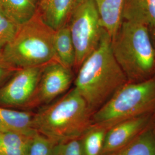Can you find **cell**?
<instances>
[{"instance_id":"6da1fadb","label":"cell","mask_w":155,"mask_h":155,"mask_svg":"<svg viewBox=\"0 0 155 155\" xmlns=\"http://www.w3.org/2000/svg\"><path fill=\"white\" fill-rule=\"evenodd\" d=\"M75 88L95 112L128 82L111 49V39L104 31L100 45L78 68Z\"/></svg>"},{"instance_id":"5b68a950","label":"cell","mask_w":155,"mask_h":155,"mask_svg":"<svg viewBox=\"0 0 155 155\" xmlns=\"http://www.w3.org/2000/svg\"><path fill=\"white\" fill-rule=\"evenodd\" d=\"M155 111V77L127 82L92 117L94 126L109 129L118 122L149 114Z\"/></svg>"},{"instance_id":"52a82bcc","label":"cell","mask_w":155,"mask_h":155,"mask_svg":"<svg viewBox=\"0 0 155 155\" xmlns=\"http://www.w3.org/2000/svg\"><path fill=\"white\" fill-rule=\"evenodd\" d=\"M43 66L18 69L0 87V106L17 107L32 103L36 93Z\"/></svg>"},{"instance_id":"44dd1931","label":"cell","mask_w":155,"mask_h":155,"mask_svg":"<svg viewBox=\"0 0 155 155\" xmlns=\"http://www.w3.org/2000/svg\"><path fill=\"white\" fill-rule=\"evenodd\" d=\"M53 155H84L82 141L72 139L55 144Z\"/></svg>"},{"instance_id":"603a6c76","label":"cell","mask_w":155,"mask_h":155,"mask_svg":"<svg viewBox=\"0 0 155 155\" xmlns=\"http://www.w3.org/2000/svg\"><path fill=\"white\" fill-rule=\"evenodd\" d=\"M152 31H151V33H150V37H151V39L152 40V42H153V44L154 45L155 47V28H152L151 29Z\"/></svg>"},{"instance_id":"277c9868","label":"cell","mask_w":155,"mask_h":155,"mask_svg":"<svg viewBox=\"0 0 155 155\" xmlns=\"http://www.w3.org/2000/svg\"><path fill=\"white\" fill-rule=\"evenodd\" d=\"M55 32L37 12L32 18L19 26L13 39L2 50L5 59L17 69L43 66L57 61Z\"/></svg>"},{"instance_id":"7402d4cb","label":"cell","mask_w":155,"mask_h":155,"mask_svg":"<svg viewBox=\"0 0 155 155\" xmlns=\"http://www.w3.org/2000/svg\"><path fill=\"white\" fill-rule=\"evenodd\" d=\"M17 70L6 61L2 50H0V87L5 83Z\"/></svg>"},{"instance_id":"ba28073f","label":"cell","mask_w":155,"mask_h":155,"mask_svg":"<svg viewBox=\"0 0 155 155\" xmlns=\"http://www.w3.org/2000/svg\"><path fill=\"white\" fill-rule=\"evenodd\" d=\"M73 80L71 69L57 61L42 67L39 84L33 100L37 103L47 104L66 92Z\"/></svg>"},{"instance_id":"7a4b0ae2","label":"cell","mask_w":155,"mask_h":155,"mask_svg":"<svg viewBox=\"0 0 155 155\" xmlns=\"http://www.w3.org/2000/svg\"><path fill=\"white\" fill-rule=\"evenodd\" d=\"M91 113L85 100L74 87L33 115V127L57 144L84 134L91 124Z\"/></svg>"},{"instance_id":"4fadbf2b","label":"cell","mask_w":155,"mask_h":155,"mask_svg":"<svg viewBox=\"0 0 155 155\" xmlns=\"http://www.w3.org/2000/svg\"><path fill=\"white\" fill-rule=\"evenodd\" d=\"M124 0H94L104 29L113 39L122 22Z\"/></svg>"},{"instance_id":"3957f363","label":"cell","mask_w":155,"mask_h":155,"mask_svg":"<svg viewBox=\"0 0 155 155\" xmlns=\"http://www.w3.org/2000/svg\"><path fill=\"white\" fill-rule=\"evenodd\" d=\"M111 49L128 82L147 80L155 72V47L149 28L122 21L111 40Z\"/></svg>"},{"instance_id":"5bb4252c","label":"cell","mask_w":155,"mask_h":155,"mask_svg":"<svg viewBox=\"0 0 155 155\" xmlns=\"http://www.w3.org/2000/svg\"><path fill=\"white\" fill-rule=\"evenodd\" d=\"M37 12L35 0H0V12L19 26L32 18Z\"/></svg>"},{"instance_id":"d6986e66","label":"cell","mask_w":155,"mask_h":155,"mask_svg":"<svg viewBox=\"0 0 155 155\" xmlns=\"http://www.w3.org/2000/svg\"><path fill=\"white\" fill-rule=\"evenodd\" d=\"M55 145L50 139L37 132L29 139L26 155H53Z\"/></svg>"},{"instance_id":"2e32d148","label":"cell","mask_w":155,"mask_h":155,"mask_svg":"<svg viewBox=\"0 0 155 155\" xmlns=\"http://www.w3.org/2000/svg\"><path fill=\"white\" fill-rule=\"evenodd\" d=\"M110 155H155V129L147 127L122 148Z\"/></svg>"},{"instance_id":"cb8c5ba5","label":"cell","mask_w":155,"mask_h":155,"mask_svg":"<svg viewBox=\"0 0 155 155\" xmlns=\"http://www.w3.org/2000/svg\"><path fill=\"white\" fill-rule=\"evenodd\" d=\"M39 1L40 0H35V1L36 2V4H37V5L38 4V3H39Z\"/></svg>"},{"instance_id":"e0dca14e","label":"cell","mask_w":155,"mask_h":155,"mask_svg":"<svg viewBox=\"0 0 155 155\" xmlns=\"http://www.w3.org/2000/svg\"><path fill=\"white\" fill-rule=\"evenodd\" d=\"M31 137L0 130V153L2 155H26Z\"/></svg>"},{"instance_id":"8fae6325","label":"cell","mask_w":155,"mask_h":155,"mask_svg":"<svg viewBox=\"0 0 155 155\" xmlns=\"http://www.w3.org/2000/svg\"><path fill=\"white\" fill-rule=\"evenodd\" d=\"M30 113L15 110L0 106V130L21 134L31 137L37 131Z\"/></svg>"},{"instance_id":"9a60e30c","label":"cell","mask_w":155,"mask_h":155,"mask_svg":"<svg viewBox=\"0 0 155 155\" xmlns=\"http://www.w3.org/2000/svg\"><path fill=\"white\" fill-rule=\"evenodd\" d=\"M54 48L57 61L70 69L75 66V51L68 24L55 31Z\"/></svg>"},{"instance_id":"9c48e42d","label":"cell","mask_w":155,"mask_h":155,"mask_svg":"<svg viewBox=\"0 0 155 155\" xmlns=\"http://www.w3.org/2000/svg\"><path fill=\"white\" fill-rule=\"evenodd\" d=\"M150 114L118 122L108 129L102 155H110L122 148L148 126Z\"/></svg>"},{"instance_id":"d4e9b609","label":"cell","mask_w":155,"mask_h":155,"mask_svg":"<svg viewBox=\"0 0 155 155\" xmlns=\"http://www.w3.org/2000/svg\"><path fill=\"white\" fill-rule=\"evenodd\" d=\"M0 155H1V153H0Z\"/></svg>"},{"instance_id":"ac0fdd59","label":"cell","mask_w":155,"mask_h":155,"mask_svg":"<svg viewBox=\"0 0 155 155\" xmlns=\"http://www.w3.org/2000/svg\"><path fill=\"white\" fill-rule=\"evenodd\" d=\"M107 128L94 126L84 134L82 145L84 155H102Z\"/></svg>"},{"instance_id":"7c38bea8","label":"cell","mask_w":155,"mask_h":155,"mask_svg":"<svg viewBox=\"0 0 155 155\" xmlns=\"http://www.w3.org/2000/svg\"><path fill=\"white\" fill-rule=\"evenodd\" d=\"M122 21L155 28V0H124Z\"/></svg>"},{"instance_id":"30bf717a","label":"cell","mask_w":155,"mask_h":155,"mask_svg":"<svg viewBox=\"0 0 155 155\" xmlns=\"http://www.w3.org/2000/svg\"><path fill=\"white\" fill-rule=\"evenodd\" d=\"M82 0H40L38 12L55 31L68 24L73 12Z\"/></svg>"},{"instance_id":"ffe728a7","label":"cell","mask_w":155,"mask_h":155,"mask_svg":"<svg viewBox=\"0 0 155 155\" xmlns=\"http://www.w3.org/2000/svg\"><path fill=\"white\" fill-rule=\"evenodd\" d=\"M19 25L0 12V50L8 45L15 37Z\"/></svg>"},{"instance_id":"8992f818","label":"cell","mask_w":155,"mask_h":155,"mask_svg":"<svg viewBox=\"0 0 155 155\" xmlns=\"http://www.w3.org/2000/svg\"><path fill=\"white\" fill-rule=\"evenodd\" d=\"M68 25L75 51L74 67L78 69L97 48L105 31L94 0H82Z\"/></svg>"}]
</instances>
